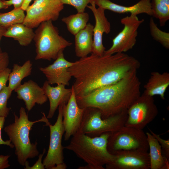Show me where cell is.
Listing matches in <instances>:
<instances>
[{
    "mask_svg": "<svg viewBox=\"0 0 169 169\" xmlns=\"http://www.w3.org/2000/svg\"><path fill=\"white\" fill-rule=\"evenodd\" d=\"M139 61L125 53L89 56L74 62L68 69L75 79L72 85L76 97L114 83L140 67Z\"/></svg>",
    "mask_w": 169,
    "mask_h": 169,
    "instance_id": "obj_1",
    "label": "cell"
},
{
    "mask_svg": "<svg viewBox=\"0 0 169 169\" xmlns=\"http://www.w3.org/2000/svg\"><path fill=\"white\" fill-rule=\"evenodd\" d=\"M137 70L114 83L98 88L85 95L76 97L79 107L98 109L103 119L127 110L140 96L141 82Z\"/></svg>",
    "mask_w": 169,
    "mask_h": 169,
    "instance_id": "obj_2",
    "label": "cell"
},
{
    "mask_svg": "<svg viewBox=\"0 0 169 169\" xmlns=\"http://www.w3.org/2000/svg\"><path fill=\"white\" fill-rule=\"evenodd\" d=\"M110 133L92 137L79 130L73 136L70 143L64 149L73 151L87 163L81 169H105L104 166L111 163L114 155L107 149L108 138Z\"/></svg>",
    "mask_w": 169,
    "mask_h": 169,
    "instance_id": "obj_3",
    "label": "cell"
},
{
    "mask_svg": "<svg viewBox=\"0 0 169 169\" xmlns=\"http://www.w3.org/2000/svg\"><path fill=\"white\" fill-rule=\"evenodd\" d=\"M41 119L34 121L30 120L25 109L21 107L19 116L14 114V121L5 127L4 130L8 136L15 149V153L18 163L24 166L28 159L38 156L37 142L32 143L29 138L30 131L33 125L38 122L46 123L49 120L44 113Z\"/></svg>",
    "mask_w": 169,
    "mask_h": 169,
    "instance_id": "obj_4",
    "label": "cell"
},
{
    "mask_svg": "<svg viewBox=\"0 0 169 169\" xmlns=\"http://www.w3.org/2000/svg\"><path fill=\"white\" fill-rule=\"evenodd\" d=\"M34 32L35 59L50 61L56 59L59 54L72 43L59 34L57 28L51 20L42 23Z\"/></svg>",
    "mask_w": 169,
    "mask_h": 169,
    "instance_id": "obj_5",
    "label": "cell"
},
{
    "mask_svg": "<svg viewBox=\"0 0 169 169\" xmlns=\"http://www.w3.org/2000/svg\"><path fill=\"white\" fill-rule=\"evenodd\" d=\"M127 110L103 119L98 109L85 108L79 130L92 137L113 132L125 126L128 117Z\"/></svg>",
    "mask_w": 169,
    "mask_h": 169,
    "instance_id": "obj_6",
    "label": "cell"
},
{
    "mask_svg": "<svg viewBox=\"0 0 169 169\" xmlns=\"http://www.w3.org/2000/svg\"><path fill=\"white\" fill-rule=\"evenodd\" d=\"M107 149L113 155L121 151L148 152L149 147L146 135L143 130L125 125L110 134Z\"/></svg>",
    "mask_w": 169,
    "mask_h": 169,
    "instance_id": "obj_7",
    "label": "cell"
},
{
    "mask_svg": "<svg viewBox=\"0 0 169 169\" xmlns=\"http://www.w3.org/2000/svg\"><path fill=\"white\" fill-rule=\"evenodd\" d=\"M64 8V4L60 0H34L26 10V14L23 23L33 28L43 22L55 21Z\"/></svg>",
    "mask_w": 169,
    "mask_h": 169,
    "instance_id": "obj_8",
    "label": "cell"
},
{
    "mask_svg": "<svg viewBox=\"0 0 169 169\" xmlns=\"http://www.w3.org/2000/svg\"><path fill=\"white\" fill-rule=\"evenodd\" d=\"M125 126L140 130L156 118L158 110L153 96L143 93L129 107Z\"/></svg>",
    "mask_w": 169,
    "mask_h": 169,
    "instance_id": "obj_9",
    "label": "cell"
},
{
    "mask_svg": "<svg viewBox=\"0 0 169 169\" xmlns=\"http://www.w3.org/2000/svg\"><path fill=\"white\" fill-rule=\"evenodd\" d=\"M65 103L58 107V114L55 124L51 125L48 121L46 123L49 127L50 141L48 151L43 163L45 169H54L56 166L65 163L64 162L62 139L64 134L63 123V106Z\"/></svg>",
    "mask_w": 169,
    "mask_h": 169,
    "instance_id": "obj_10",
    "label": "cell"
},
{
    "mask_svg": "<svg viewBox=\"0 0 169 169\" xmlns=\"http://www.w3.org/2000/svg\"><path fill=\"white\" fill-rule=\"evenodd\" d=\"M144 22V19L139 20L137 15H133L121 18L123 28L112 39V45L105 50L104 55L125 53L132 49L136 42L138 28Z\"/></svg>",
    "mask_w": 169,
    "mask_h": 169,
    "instance_id": "obj_11",
    "label": "cell"
},
{
    "mask_svg": "<svg viewBox=\"0 0 169 169\" xmlns=\"http://www.w3.org/2000/svg\"><path fill=\"white\" fill-rule=\"evenodd\" d=\"M113 161L105 165L106 169H149L148 152L121 151L115 152Z\"/></svg>",
    "mask_w": 169,
    "mask_h": 169,
    "instance_id": "obj_12",
    "label": "cell"
},
{
    "mask_svg": "<svg viewBox=\"0 0 169 169\" xmlns=\"http://www.w3.org/2000/svg\"><path fill=\"white\" fill-rule=\"evenodd\" d=\"M71 96L63 108V123L64 130V140H68L79 130L84 108L79 106L72 86Z\"/></svg>",
    "mask_w": 169,
    "mask_h": 169,
    "instance_id": "obj_13",
    "label": "cell"
},
{
    "mask_svg": "<svg viewBox=\"0 0 169 169\" xmlns=\"http://www.w3.org/2000/svg\"><path fill=\"white\" fill-rule=\"evenodd\" d=\"M87 7L93 12L95 20L93 28V44L91 54L102 56L105 50L103 43V36L104 33L108 34L111 30L110 23L105 14L104 9L98 7L96 8L94 0Z\"/></svg>",
    "mask_w": 169,
    "mask_h": 169,
    "instance_id": "obj_14",
    "label": "cell"
},
{
    "mask_svg": "<svg viewBox=\"0 0 169 169\" xmlns=\"http://www.w3.org/2000/svg\"><path fill=\"white\" fill-rule=\"evenodd\" d=\"M74 62L69 61L65 58L62 51L53 63L45 67H41L39 70L45 75L50 84H69L72 76L68 69Z\"/></svg>",
    "mask_w": 169,
    "mask_h": 169,
    "instance_id": "obj_15",
    "label": "cell"
},
{
    "mask_svg": "<svg viewBox=\"0 0 169 169\" xmlns=\"http://www.w3.org/2000/svg\"><path fill=\"white\" fill-rule=\"evenodd\" d=\"M14 91L17 93V98L24 101L28 111L31 110L36 104L42 105L48 100L42 87L32 80L21 84Z\"/></svg>",
    "mask_w": 169,
    "mask_h": 169,
    "instance_id": "obj_16",
    "label": "cell"
},
{
    "mask_svg": "<svg viewBox=\"0 0 169 169\" xmlns=\"http://www.w3.org/2000/svg\"><path fill=\"white\" fill-rule=\"evenodd\" d=\"M62 84H58L55 87L51 86L47 80L45 81L42 88L49 102V109L47 118H52L59 106L62 103L67 104L72 93V88L67 89Z\"/></svg>",
    "mask_w": 169,
    "mask_h": 169,
    "instance_id": "obj_17",
    "label": "cell"
},
{
    "mask_svg": "<svg viewBox=\"0 0 169 169\" xmlns=\"http://www.w3.org/2000/svg\"><path fill=\"white\" fill-rule=\"evenodd\" d=\"M95 4L100 7L119 14L130 13L137 15L145 13L152 16L151 0H140L136 4L130 6L114 3L110 0H94Z\"/></svg>",
    "mask_w": 169,
    "mask_h": 169,
    "instance_id": "obj_18",
    "label": "cell"
},
{
    "mask_svg": "<svg viewBox=\"0 0 169 169\" xmlns=\"http://www.w3.org/2000/svg\"><path fill=\"white\" fill-rule=\"evenodd\" d=\"M169 85V74L167 72L160 73L158 72L151 73L147 82L144 86L143 93L150 96L158 95L162 100Z\"/></svg>",
    "mask_w": 169,
    "mask_h": 169,
    "instance_id": "obj_19",
    "label": "cell"
},
{
    "mask_svg": "<svg viewBox=\"0 0 169 169\" xmlns=\"http://www.w3.org/2000/svg\"><path fill=\"white\" fill-rule=\"evenodd\" d=\"M94 27L91 23H88L74 36L75 51L77 57L84 58L91 53Z\"/></svg>",
    "mask_w": 169,
    "mask_h": 169,
    "instance_id": "obj_20",
    "label": "cell"
},
{
    "mask_svg": "<svg viewBox=\"0 0 169 169\" xmlns=\"http://www.w3.org/2000/svg\"><path fill=\"white\" fill-rule=\"evenodd\" d=\"M150 152L151 169L169 168V161L163 156L161 146L157 139L151 133L147 132Z\"/></svg>",
    "mask_w": 169,
    "mask_h": 169,
    "instance_id": "obj_21",
    "label": "cell"
},
{
    "mask_svg": "<svg viewBox=\"0 0 169 169\" xmlns=\"http://www.w3.org/2000/svg\"><path fill=\"white\" fill-rule=\"evenodd\" d=\"M34 32L33 28L23 23L16 24L7 28L3 36L11 38L17 41L22 46L29 45L33 40Z\"/></svg>",
    "mask_w": 169,
    "mask_h": 169,
    "instance_id": "obj_22",
    "label": "cell"
},
{
    "mask_svg": "<svg viewBox=\"0 0 169 169\" xmlns=\"http://www.w3.org/2000/svg\"><path fill=\"white\" fill-rule=\"evenodd\" d=\"M32 69V64L29 60L21 66L14 64L9 75L8 86L12 91L14 90L21 84V81L24 78L31 74Z\"/></svg>",
    "mask_w": 169,
    "mask_h": 169,
    "instance_id": "obj_23",
    "label": "cell"
},
{
    "mask_svg": "<svg viewBox=\"0 0 169 169\" xmlns=\"http://www.w3.org/2000/svg\"><path fill=\"white\" fill-rule=\"evenodd\" d=\"M89 19L88 13L84 12L63 17L61 20L66 25L69 32L75 36L86 26Z\"/></svg>",
    "mask_w": 169,
    "mask_h": 169,
    "instance_id": "obj_24",
    "label": "cell"
},
{
    "mask_svg": "<svg viewBox=\"0 0 169 169\" xmlns=\"http://www.w3.org/2000/svg\"><path fill=\"white\" fill-rule=\"evenodd\" d=\"M152 16L158 19L161 27L164 26L169 19V0H152Z\"/></svg>",
    "mask_w": 169,
    "mask_h": 169,
    "instance_id": "obj_25",
    "label": "cell"
},
{
    "mask_svg": "<svg viewBox=\"0 0 169 169\" xmlns=\"http://www.w3.org/2000/svg\"><path fill=\"white\" fill-rule=\"evenodd\" d=\"M25 17L24 11L21 8H14L6 13H0V24L7 28L16 24L23 23Z\"/></svg>",
    "mask_w": 169,
    "mask_h": 169,
    "instance_id": "obj_26",
    "label": "cell"
},
{
    "mask_svg": "<svg viewBox=\"0 0 169 169\" xmlns=\"http://www.w3.org/2000/svg\"><path fill=\"white\" fill-rule=\"evenodd\" d=\"M149 26L150 33L153 39L159 43L165 48L168 49L169 33L160 29L151 17L150 20Z\"/></svg>",
    "mask_w": 169,
    "mask_h": 169,
    "instance_id": "obj_27",
    "label": "cell"
},
{
    "mask_svg": "<svg viewBox=\"0 0 169 169\" xmlns=\"http://www.w3.org/2000/svg\"><path fill=\"white\" fill-rule=\"evenodd\" d=\"M12 91L8 86L0 91V116L6 118L9 114L11 108L7 107V102Z\"/></svg>",
    "mask_w": 169,
    "mask_h": 169,
    "instance_id": "obj_28",
    "label": "cell"
},
{
    "mask_svg": "<svg viewBox=\"0 0 169 169\" xmlns=\"http://www.w3.org/2000/svg\"><path fill=\"white\" fill-rule=\"evenodd\" d=\"M64 4H68L73 6L76 10L77 13L84 12L85 8L89 3L93 0H60Z\"/></svg>",
    "mask_w": 169,
    "mask_h": 169,
    "instance_id": "obj_29",
    "label": "cell"
},
{
    "mask_svg": "<svg viewBox=\"0 0 169 169\" xmlns=\"http://www.w3.org/2000/svg\"><path fill=\"white\" fill-rule=\"evenodd\" d=\"M150 133L158 140L161 148L162 153L164 158L169 161V140H165L161 138L160 135L154 133L150 129H149Z\"/></svg>",
    "mask_w": 169,
    "mask_h": 169,
    "instance_id": "obj_30",
    "label": "cell"
},
{
    "mask_svg": "<svg viewBox=\"0 0 169 169\" xmlns=\"http://www.w3.org/2000/svg\"><path fill=\"white\" fill-rule=\"evenodd\" d=\"M46 149L44 148L42 154L38 155V158L35 163L32 166H30L29 162L27 161L26 162L24 169H44V166L42 162L43 157L46 152Z\"/></svg>",
    "mask_w": 169,
    "mask_h": 169,
    "instance_id": "obj_31",
    "label": "cell"
},
{
    "mask_svg": "<svg viewBox=\"0 0 169 169\" xmlns=\"http://www.w3.org/2000/svg\"><path fill=\"white\" fill-rule=\"evenodd\" d=\"M11 70L8 67L0 72V91L6 85Z\"/></svg>",
    "mask_w": 169,
    "mask_h": 169,
    "instance_id": "obj_32",
    "label": "cell"
},
{
    "mask_svg": "<svg viewBox=\"0 0 169 169\" xmlns=\"http://www.w3.org/2000/svg\"><path fill=\"white\" fill-rule=\"evenodd\" d=\"M9 63V57L6 52L0 53V72L8 68Z\"/></svg>",
    "mask_w": 169,
    "mask_h": 169,
    "instance_id": "obj_33",
    "label": "cell"
},
{
    "mask_svg": "<svg viewBox=\"0 0 169 169\" xmlns=\"http://www.w3.org/2000/svg\"><path fill=\"white\" fill-rule=\"evenodd\" d=\"M5 120V118L0 116V145H6L9 146L11 148H14V145L10 139L4 141L2 138V130L4 125Z\"/></svg>",
    "mask_w": 169,
    "mask_h": 169,
    "instance_id": "obj_34",
    "label": "cell"
},
{
    "mask_svg": "<svg viewBox=\"0 0 169 169\" xmlns=\"http://www.w3.org/2000/svg\"><path fill=\"white\" fill-rule=\"evenodd\" d=\"M4 3L8 7L11 5H13L14 8H21L24 0H3Z\"/></svg>",
    "mask_w": 169,
    "mask_h": 169,
    "instance_id": "obj_35",
    "label": "cell"
},
{
    "mask_svg": "<svg viewBox=\"0 0 169 169\" xmlns=\"http://www.w3.org/2000/svg\"><path fill=\"white\" fill-rule=\"evenodd\" d=\"M10 156L9 155H0V169H4L10 167L8 159Z\"/></svg>",
    "mask_w": 169,
    "mask_h": 169,
    "instance_id": "obj_36",
    "label": "cell"
},
{
    "mask_svg": "<svg viewBox=\"0 0 169 169\" xmlns=\"http://www.w3.org/2000/svg\"><path fill=\"white\" fill-rule=\"evenodd\" d=\"M7 28L0 24V53L2 52L0 46V42L1 39L6 30Z\"/></svg>",
    "mask_w": 169,
    "mask_h": 169,
    "instance_id": "obj_37",
    "label": "cell"
},
{
    "mask_svg": "<svg viewBox=\"0 0 169 169\" xmlns=\"http://www.w3.org/2000/svg\"><path fill=\"white\" fill-rule=\"evenodd\" d=\"M32 0H24L23 3L21 7V8L26 11L29 5V4Z\"/></svg>",
    "mask_w": 169,
    "mask_h": 169,
    "instance_id": "obj_38",
    "label": "cell"
},
{
    "mask_svg": "<svg viewBox=\"0 0 169 169\" xmlns=\"http://www.w3.org/2000/svg\"><path fill=\"white\" fill-rule=\"evenodd\" d=\"M8 7V6L5 5L4 3L3 0H0V9H7Z\"/></svg>",
    "mask_w": 169,
    "mask_h": 169,
    "instance_id": "obj_39",
    "label": "cell"
}]
</instances>
